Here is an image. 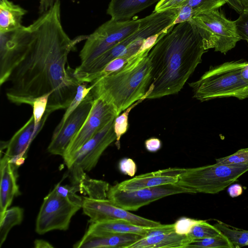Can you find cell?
<instances>
[{
    "instance_id": "1f68e13d",
    "label": "cell",
    "mask_w": 248,
    "mask_h": 248,
    "mask_svg": "<svg viewBox=\"0 0 248 248\" xmlns=\"http://www.w3.org/2000/svg\"><path fill=\"white\" fill-rule=\"evenodd\" d=\"M129 59L125 57H118L111 61L96 76L93 82L120 69Z\"/></svg>"
},
{
    "instance_id": "2e32d148",
    "label": "cell",
    "mask_w": 248,
    "mask_h": 248,
    "mask_svg": "<svg viewBox=\"0 0 248 248\" xmlns=\"http://www.w3.org/2000/svg\"><path fill=\"white\" fill-rule=\"evenodd\" d=\"M17 168L4 155L0 159V218L11 204L14 197L19 196L20 192L17 184Z\"/></svg>"
},
{
    "instance_id": "ffe728a7",
    "label": "cell",
    "mask_w": 248,
    "mask_h": 248,
    "mask_svg": "<svg viewBox=\"0 0 248 248\" xmlns=\"http://www.w3.org/2000/svg\"><path fill=\"white\" fill-rule=\"evenodd\" d=\"M160 0H111L107 13L115 21L129 20L136 14Z\"/></svg>"
},
{
    "instance_id": "74e56055",
    "label": "cell",
    "mask_w": 248,
    "mask_h": 248,
    "mask_svg": "<svg viewBox=\"0 0 248 248\" xmlns=\"http://www.w3.org/2000/svg\"><path fill=\"white\" fill-rule=\"evenodd\" d=\"M161 140L156 138H151L145 141V147L146 150L150 152H156L161 147Z\"/></svg>"
},
{
    "instance_id": "9a60e30c",
    "label": "cell",
    "mask_w": 248,
    "mask_h": 248,
    "mask_svg": "<svg viewBox=\"0 0 248 248\" xmlns=\"http://www.w3.org/2000/svg\"><path fill=\"white\" fill-rule=\"evenodd\" d=\"M185 168H170L141 174L122 181L113 186L120 190L129 191L139 189L177 184Z\"/></svg>"
},
{
    "instance_id": "f35d334b",
    "label": "cell",
    "mask_w": 248,
    "mask_h": 248,
    "mask_svg": "<svg viewBox=\"0 0 248 248\" xmlns=\"http://www.w3.org/2000/svg\"><path fill=\"white\" fill-rule=\"evenodd\" d=\"M226 1L227 3L238 13L241 14L243 12L240 0H226Z\"/></svg>"
},
{
    "instance_id": "ac0fdd59",
    "label": "cell",
    "mask_w": 248,
    "mask_h": 248,
    "mask_svg": "<svg viewBox=\"0 0 248 248\" xmlns=\"http://www.w3.org/2000/svg\"><path fill=\"white\" fill-rule=\"evenodd\" d=\"M192 241L187 235L180 234L174 231L142 237L127 248H186Z\"/></svg>"
},
{
    "instance_id": "8fae6325",
    "label": "cell",
    "mask_w": 248,
    "mask_h": 248,
    "mask_svg": "<svg viewBox=\"0 0 248 248\" xmlns=\"http://www.w3.org/2000/svg\"><path fill=\"white\" fill-rule=\"evenodd\" d=\"M118 115L112 106L99 98L94 99L87 119L71 141L62 157L65 163L97 132Z\"/></svg>"
},
{
    "instance_id": "ee69618b",
    "label": "cell",
    "mask_w": 248,
    "mask_h": 248,
    "mask_svg": "<svg viewBox=\"0 0 248 248\" xmlns=\"http://www.w3.org/2000/svg\"><path fill=\"white\" fill-rule=\"evenodd\" d=\"M247 246H248V243H247Z\"/></svg>"
},
{
    "instance_id": "f1b7e54d",
    "label": "cell",
    "mask_w": 248,
    "mask_h": 248,
    "mask_svg": "<svg viewBox=\"0 0 248 248\" xmlns=\"http://www.w3.org/2000/svg\"><path fill=\"white\" fill-rule=\"evenodd\" d=\"M226 3V0H188L185 4L192 8L194 16L202 13L218 9Z\"/></svg>"
},
{
    "instance_id": "f546056e",
    "label": "cell",
    "mask_w": 248,
    "mask_h": 248,
    "mask_svg": "<svg viewBox=\"0 0 248 248\" xmlns=\"http://www.w3.org/2000/svg\"><path fill=\"white\" fill-rule=\"evenodd\" d=\"M220 165H234L248 164V148L239 149L235 153L216 159Z\"/></svg>"
},
{
    "instance_id": "7402d4cb",
    "label": "cell",
    "mask_w": 248,
    "mask_h": 248,
    "mask_svg": "<svg viewBox=\"0 0 248 248\" xmlns=\"http://www.w3.org/2000/svg\"><path fill=\"white\" fill-rule=\"evenodd\" d=\"M80 191H83L88 197L95 199H107L109 188L107 182L88 177L86 175L76 185Z\"/></svg>"
},
{
    "instance_id": "d4e9b609",
    "label": "cell",
    "mask_w": 248,
    "mask_h": 248,
    "mask_svg": "<svg viewBox=\"0 0 248 248\" xmlns=\"http://www.w3.org/2000/svg\"><path fill=\"white\" fill-rule=\"evenodd\" d=\"M234 248L223 234L192 240L186 248Z\"/></svg>"
},
{
    "instance_id": "4316f807",
    "label": "cell",
    "mask_w": 248,
    "mask_h": 248,
    "mask_svg": "<svg viewBox=\"0 0 248 248\" xmlns=\"http://www.w3.org/2000/svg\"><path fill=\"white\" fill-rule=\"evenodd\" d=\"M145 99L146 95L145 94V96L143 98L134 103L126 109L122 114H119L115 118L113 128L116 136L115 144L118 149H119L120 147V140L121 137L126 132L128 129V115L131 110Z\"/></svg>"
},
{
    "instance_id": "d590c367",
    "label": "cell",
    "mask_w": 248,
    "mask_h": 248,
    "mask_svg": "<svg viewBox=\"0 0 248 248\" xmlns=\"http://www.w3.org/2000/svg\"><path fill=\"white\" fill-rule=\"evenodd\" d=\"M119 169L124 175L133 176L137 170L134 161L130 158H124L120 160L119 163Z\"/></svg>"
},
{
    "instance_id": "b9f144b4",
    "label": "cell",
    "mask_w": 248,
    "mask_h": 248,
    "mask_svg": "<svg viewBox=\"0 0 248 248\" xmlns=\"http://www.w3.org/2000/svg\"><path fill=\"white\" fill-rule=\"evenodd\" d=\"M241 75L245 79L248 80V62L247 61L242 67Z\"/></svg>"
},
{
    "instance_id": "3957f363",
    "label": "cell",
    "mask_w": 248,
    "mask_h": 248,
    "mask_svg": "<svg viewBox=\"0 0 248 248\" xmlns=\"http://www.w3.org/2000/svg\"><path fill=\"white\" fill-rule=\"evenodd\" d=\"M151 49L137 52L120 69L92 83L93 99L99 98L111 105L119 115L143 98L151 79L148 58Z\"/></svg>"
},
{
    "instance_id": "9c48e42d",
    "label": "cell",
    "mask_w": 248,
    "mask_h": 248,
    "mask_svg": "<svg viewBox=\"0 0 248 248\" xmlns=\"http://www.w3.org/2000/svg\"><path fill=\"white\" fill-rule=\"evenodd\" d=\"M193 191L177 184H167L124 191L109 186L107 198L113 204L127 211H137L141 207L162 198Z\"/></svg>"
},
{
    "instance_id": "e575fe53",
    "label": "cell",
    "mask_w": 248,
    "mask_h": 248,
    "mask_svg": "<svg viewBox=\"0 0 248 248\" xmlns=\"http://www.w3.org/2000/svg\"><path fill=\"white\" fill-rule=\"evenodd\" d=\"M188 0H160L155 5L154 12H162L178 9L185 4Z\"/></svg>"
},
{
    "instance_id": "5bb4252c",
    "label": "cell",
    "mask_w": 248,
    "mask_h": 248,
    "mask_svg": "<svg viewBox=\"0 0 248 248\" xmlns=\"http://www.w3.org/2000/svg\"><path fill=\"white\" fill-rule=\"evenodd\" d=\"M49 114L46 111L40 124L37 127L35 125L33 116L32 115L8 141L4 155L17 168L24 163L30 144L43 128Z\"/></svg>"
},
{
    "instance_id": "e0dca14e",
    "label": "cell",
    "mask_w": 248,
    "mask_h": 248,
    "mask_svg": "<svg viewBox=\"0 0 248 248\" xmlns=\"http://www.w3.org/2000/svg\"><path fill=\"white\" fill-rule=\"evenodd\" d=\"M142 236L134 233L99 235L85 232L75 248H127Z\"/></svg>"
},
{
    "instance_id": "4fadbf2b",
    "label": "cell",
    "mask_w": 248,
    "mask_h": 248,
    "mask_svg": "<svg viewBox=\"0 0 248 248\" xmlns=\"http://www.w3.org/2000/svg\"><path fill=\"white\" fill-rule=\"evenodd\" d=\"M93 100L90 91L78 108L66 119L60 130L53 134L47 147L49 153L63 157L71 141L87 119Z\"/></svg>"
},
{
    "instance_id": "44dd1931",
    "label": "cell",
    "mask_w": 248,
    "mask_h": 248,
    "mask_svg": "<svg viewBox=\"0 0 248 248\" xmlns=\"http://www.w3.org/2000/svg\"><path fill=\"white\" fill-rule=\"evenodd\" d=\"M27 11L8 0H0V34L13 32L22 25Z\"/></svg>"
},
{
    "instance_id": "5b68a950",
    "label": "cell",
    "mask_w": 248,
    "mask_h": 248,
    "mask_svg": "<svg viewBox=\"0 0 248 248\" xmlns=\"http://www.w3.org/2000/svg\"><path fill=\"white\" fill-rule=\"evenodd\" d=\"M248 171V164L226 165L217 163L186 169L177 184L194 193L216 194L237 180Z\"/></svg>"
},
{
    "instance_id": "52a82bcc",
    "label": "cell",
    "mask_w": 248,
    "mask_h": 248,
    "mask_svg": "<svg viewBox=\"0 0 248 248\" xmlns=\"http://www.w3.org/2000/svg\"><path fill=\"white\" fill-rule=\"evenodd\" d=\"M142 18L106 22L88 36L80 51V64L90 62L135 32Z\"/></svg>"
},
{
    "instance_id": "484cf974",
    "label": "cell",
    "mask_w": 248,
    "mask_h": 248,
    "mask_svg": "<svg viewBox=\"0 0 248 248\" xmlns=\"http://www.w3.org/2000/svg\"><path fill=\"white\" fill-rule=\"evenodd\" d=\"M92 87L87 86V83H80L77 91L76 94L64 113L61 120L54 129L53 134L56 133L62 127L69 116L78 108L86 95L90 92Z\"/></svg>"
},
{
    "instance_id": "7c38bea8",
    "label": "cell",
    "mask_w": 248,
    "mask_h": 248,
    "mask_svg": "<svg viewBox=\"0 0 248 248\" xmlns=\"http://www.w3.org/2000/svg\"><path fill=\"white\" fill-rule=\"evenodd\" d=\"M82 209L84 214L90 217L91 223L124 220L138 226L147 227H156L162 225L159 222L132 214L113 204L108 199L83 197Z\"/></svg>"
},
{
    "instance_id": "30bf717a",
    "label": "cell",
    "mask_w": 248,
    "mask_h": 248,
    "mask_svg": "<svg viewBox=\"0 0 248 248\" xmlns=\"http://www.w3.org/2000/svg\"><path fill=\"white\" fill-rule=\"evenodd\" d=\"M114 119L97 132L65 163L71 172L89 171L95 167L103 153L116 140L113 128Z\"/></svg>"
},
{
    "instance_id": "8992f818",
    "label": "cell",
    "mask_w": 248,
    "mask_h": 248,
    "mask_svg": "<svg viewBox=\"0 0 248 248\" xmlns=\"http://www.w3.org/2000/svg\"><path fill=\"white\" fill-rule=\"evenodd\" d=\"M190 21L196 26L206 50L214 48L225 54L241 40L234 21L227 19L218 9L199 14Z\"/></svg>"
},
{
    "instance_id": "83f0119b",
    "label": "cell",
    "mask_w": 248,
    "mask_h": 248,
    "mask_svg": "<svg viewBox=\"0 0 248 248\" xmlns=\"http://www.w3.org/2000/svg\"><path fill=\"white\" fill-rule=\"evenodd\" d=\"M221 233L214 225L205 220L200 221L194 225L187 235L192 240L216 236Z\"/></svg>"
},
{
    "instance_id": "d6a6232c",
    "label": "cell",
    "mask_w": 248,
    "mask_h": 248,
    "mask_svg": "<svg viewBox=\"0 0 248 248\" xmlns=\"http://www.w3.org/2000/svg\"><path fill=\"white\" fill-rule=\"evenodd\" d=\"M237 33L241 40L248 43V11H243L234 21Z\"/></svg>"
},
{
    "instance_id": "836d02e7",
    "label": "cell",
    "mask_w": 248,
    "mask_h": 248,
    "mask_svg": "<svg viewBox=\"0 0 248 248\" xmlns=\"http://www.w3.org/2000/svg\"><path fill=\"white\" fill-rule=\"evenodd\" d=\"M199 221L186 217H181L174 223V231L178 234L187 235L192 226Z\"/></svg>"
},
{
    "instance_id": "8d00e7d4",
    "label": "cell",
    "mask_w": 248,
    "mask_h": 248,
    "mask_svg": "<svg viewBox=\"0 0 248 248\" xmlns=\"http://www.w3.org/2000/svg\"><path fill=\"white\" fill-rule=\"evenodd\" d=\"M178 9V14L173 23V25L190 21L194 16L192 8L188 4H185Z\"/></svg>"
},
{
    "instance_id": "7a4b0ae2",
    "label": "cell",
    "mask_w": 248,
    "mask_h": 248,
    "mask_svg": "<svg viewBox=\"0 0 248 248\" xmlns=\"http://www.w3.org/2000/svg\"><path fill=\"white\" fill-rule=\"evenodd\" d=\"M206 51L196 26L191 21L164 31L148 53L151 73L146 99L179 92Z\"/></svg>"
},
{
    "instance_id": "cb8c5ba5",
    "label": "cell",
    "mask_w": 248,
    "mask_h": 248,
    "mask_svg": "<svg viewBox=\"0 0 248 248\" xmlns=\"http://www.w3.org/2000/svg\"><path fill=\"white\" fill-rule=\"evenodd\" d=\"M213 225L228 239L234 248L247 246L248 231L235 228L218 220Z\"/></svg>"
},
{
    "instance_id": "277c9868",
    "label": "cell",
    "mask_w": 248,
    "mask_h": 248,
    "mask_svg": "<svg viewBox=\"0 0 248 248\" xmlns=\"http://www.w3.org/2000/svg\"><path fill=\"white\" fill-rule=\"evenodd\" d=\"M246 62L241 59L211 66L199 79L189 83L193 98L201 102L228 97L248 98V80L241 75Z\"/></svg>"
},
{
    "instance_id": "603a6c76",
    "label": "cell",
    "mask_w": 248,
    "mask_h": 248,
    "mask_svg": "<svg viewBox=\"0 0 248 248\" xmlns=\"http://www.w3.org/2000/svg\"><path fill=\"white\" fill-rule=\"evenodd\" d=\"M23 212V209L20 207H13L8 209L0 218V247L5 242L10 230L21 223Z\"/></svg>"
},
{
    "instance_id": "ba28073f",
    "label": "cell",
    "mask_w": 248,
    "mask_h": 248,
    "mask_svg": "<svg viewBox=\"0 0 248 248\" xmlns=\"http://www.w3.org/2000/svg\"><path fill=\"white\" fill-rule=\"evenodd\" d=\"M82 204L58 194L54 188L44 198L38 214L35 231L43 234L53 230L65 231Z\"/></svg>"
},
{
    "instance_id": "60d3db41",
    "label": "cell",
    "mask_w": 248,
    "mask_h": 248,
    "mask_svg": "<svg viewBox=\"0 0 248 248\" xmlns=\"http://www.w3.org/2000/svg\"><path fill=\"white\" fill-rule=\"evenodd\" d=\"M34 247L35 248H53V246L49 242L42 239H36L34 242Z\"/></svg>"
},
{
    "instance_id": "7bdbcfd3",
    "label": "cell",
    "mask_w": 248,
    "mask_h": 248,
    "mask_svg": "<svg viewBox=\"0 0 248 248\" xmlns=\"http://www.w3.org/2000/svg\"><path fill=\"white\" fill-rule=\"evenodd\" d=\"M243 11H248V0H240Z\"/></svg>"
},
{
    "instance_id": "6da1fadb",
    "label": "cell",
    "mask_w": 248,
    "mask_h": 248,
    "mask_svg": "<svg viewBox=\"0 0 248 248\" xmlns=\"http://www.w3.org/2000/svg\"><path fill=\"white\" fill-rule=\"evenodd\" d=\"M0 36V85L9 83L7 99L32 107L36 98L49 94L47 112L67 108L80 84L68 56L88 35L69 37L62 23L60 0H53L29 26Z\"/></svg>"
},
{
    "instance_id": "d6986e66",
    "label": "cell",
    "mask_w": 248,
    "mask_h": 248,
    "mask_svg": "<svg viewBox=\"0 0 248 248\" xmlns=\"http://www.w3.org/2000/svg\"><path fill=\"white\" fill-rule=\"evenodd\" d=\"M152 228L138 226L124 220H112L91 223L86 232L99 235L134 233L144 237Z\"/></svg>"
},
{
    "instance_id": "4dcf8cb0",
    "label": "cell",
    "mask_w": 248,
    "mask_h": 248,
    "mask_svg": "<svg viewBox=\"0 0 248 248\" xmlns=\"http://www.w3.org/2000/svg\"><path fill=\"white\" fill-rule=\"evenodd\" d=\"M50 95L46 94L36 98L32 105L33 116L35 125L38 126L45 114Z\"/></svg>"
},
{
    "instance_id": "ab89813d",
    "label": "cell",
    "mask_w": 248,
    "mask_h": 248,
    "mask_svg": "<svg viewBox=\"0 0 248 248\" xmlns=\"http://www.w3.org/2000/svg\"><path fill=\"white\" fill-rule=\"evenodd\" d=\"M228 192L232 197L234 198L241 194L242 189L241 186L235 184L229 188Z\"/></svg>"
}]
</instances>
